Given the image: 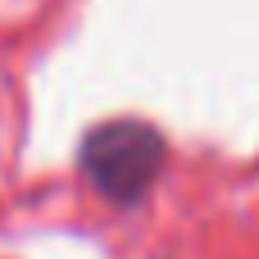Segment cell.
<instances>
[{
    "mask_svg": "<svg viewBox=\"0 0 259 259\" xmlns=\"http://www.w3.org/2000/svg\"><path fill=\"white\" fill-rule=\"evenodd\" d=\"M164 132L146 118H105L82 137L77 168L109 205H137L164 168Z\"/></svg>",
    "mask_w": 259,
    "mask_h": 259,
    "instance_id": "cell-1",
    "label": "cell"
}]
</instances>
